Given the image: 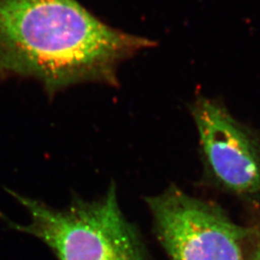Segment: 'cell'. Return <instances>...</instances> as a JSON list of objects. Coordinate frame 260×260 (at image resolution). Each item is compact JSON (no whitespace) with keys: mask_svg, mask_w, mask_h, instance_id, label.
I'll list each match as a JSON object with an SVG mask.
<instances>
[{"mask_svg":"<svg viewBox=\"0 0 260 260\" xmlns=\"http://www.w3.org/2000/svg\"><path fill=\"white\" fill-rule=\"evenodd\" d=\"M155 45L77 0H0V79L33 78L49 96L77 84L116 86L119 67Z\"/></svg>","mask_w":260,"mask_h":260,"instance_id":"6da1fadb","label":"cell"},{"mask_svg":"<svg viewBox=\"0 0 260 260\" xmlns=\"http://www.w3.org/2000/svg\"><path fill=\"white\" fill-rule=\"evenodd\" d=\"M8 192L25 208L30 222L19 224L6 217L3 220L44 242L58 260H146L121 212L114 183L103 198L93 202L76 198L65 209Z\"/></svg>","mask_w":260,"mask_h":260,"instance_id":"7a4b0ae2","label":"cell"},{"mask_svg":"<svg viewBox=\"0 0 260 260\" xmlns=\"http://www.w3.org/2000/svg\"><path fill=\"white\" fill-rule=\"evenodd\" d=\"M158 238L172 260H244L250 231L216 205L170 188L147 199Z\"/></svg>","mask_w":260,"mask_h":260,"instance_id":"3957f363","label":"cell"},{"mask_svg":"<svg viewBox=\"0 0 260 260\" xmlns=\"http://www.w3.org/2000/svg\"><path fill=\"white\" fill-rule=\"evenodd\" d=\"M192 114L209 172L224 189L252 198L260 193V147L223 106L200 98Z\"/></svg>","mask_w":260,"mask_h":260,"instance_id":"277c9868","label":"cell"},{"mask_svg":"<svg viewBox=\"0 0 260 260\" xmlns=\"http://www.w3.org/2000/svg\"><path fill=\"white\" fill-rule=\"evenodd\" d=\"M251 260H260V239L257 242V245L253 251Z\"/></svg>","mask_w":260,"mask_h":260,"instance_id":"5b68a950","label":"cell"}]
</instances>
